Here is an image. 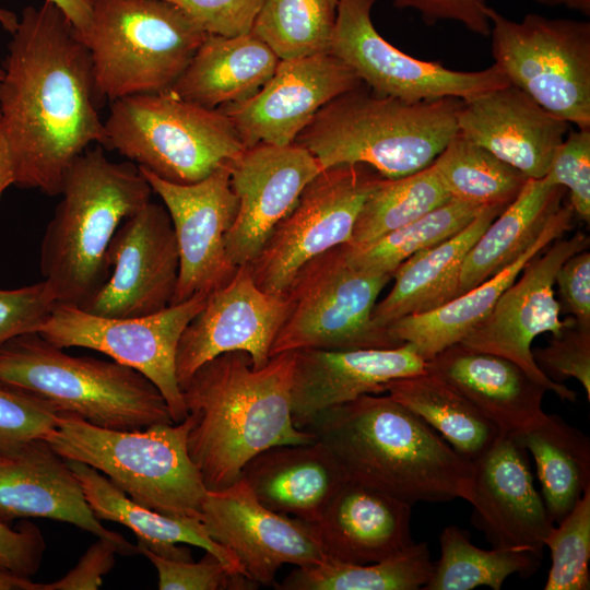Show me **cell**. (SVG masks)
<instances>
[{
    "label": "cell",
    "instance_id": "cell-21",
    "mask_svg": "<svg viewBox=\"0 0 590 590\" xmlns=\"http://www.w3.org/2000/svg\"><path fill=\"white\" fill-rule=\"evenodd\" d=\"M229 169L238 210L226 235V250L238 267L256 258L303 189L322 168L309 151L295 143H258L233 158Z\"/></svg>",
    "mask_w": 590,
    "mask_h": 590
},
{
    "label": "cell",
    "instance_id": "cell-22",
    "mask_svg": "<svg viewBox=\"0 0 590 590\" xmlns=\"http://www.w3.org/2000/svg\"><path fill=\"white\" fill-rule=\"evenodd\" d=\"M528 451L510 434L472 462L464 497L471 521L494 548H521L542 556L554 522L536 491Z\"/></svg>",
    "mask_w": 590,
    "mask_h": 590
},
{
    "label": "cell",
    "instance_id": "cell-40",
    "mask_svg": "<svg viewBox=\"0 0 590 590\" xmlns=\"http://www.w3.org/2000/svg\"><path fill=\"white\" fill-rule=\"evenodd\" d=\"M339 0H262L251 32L279 59L330 52Z\"/></svg>",
    "mask_w": 590,
    "mask_h": 590
},
{
    "label": "cell",
    "instance_id": "cell-23",
    "mask_svg": "<svg viewBox=\"0 0 590 590\" xmlns=\"http://www.w3.org/2000/svg\"><path fill=\"white\" fill-rule=\"evenodd\" d=\"M25 518L71 523L113 541L119 554H139L137 544L96 518L68 460L44 438L0 446V521Z\"/></svg>",
    "mask_w": 590,
    "mask_h": 590
},
{
    "label": "cell",
    "instance_id": "cell-20",
    "mask_svg": "<svg viewBox=\"0 0 590 590\" xmlns=\"http://www.w3.org/2000/svg\"><path fill=\"white\" fill-rule=\"evenodd\" d=\"M284 311L283 294L261 291L249 264L238 266L227 284L208 295L204 307L180 337L176 353L179 387L202 364L226 352H246L253 369L263 367Z\"/></svg>",
    "mask_w": 590,
    "mask_h": 590
},
{
    "label": "cell",
    "instance_id": "cell-2",
    "mask_svg": "<svg viewBox=\"0 0 590 590\" xmlns=\"http://www.w3.org/2000/svg\"><path fill=\"white\" fill-rule=\"evenodd\" d=\"M294 359V351L283 352L253 369L246 352H226L181 386L191 418L187 449L206 489L236 482L246 462L270 447L315 440L293 422Z\"/></svg>",
    "mask_w": 590,
    "mask_h": 590
},
{
    "label": "cell",
    "instance_id": "cell-14",
    "mask_svg": "<svg viewBox=\"0 0 590 590\" xmlns=\"http://www.w3.org/2000/svg\"><path fill=\"white\" fill-rule=\"evenodd\" d=\"M375 2L339 0L330 48L373 93L408 103L445 97L469 101L509 84L494 63L480 71H457L403 52L374 26Z\"/></svg>",
    "mask_w": 590,
    "mask_h": 590
},
{
    "label": "cell",
    "instance_id": "cell-45",
    "mask_svg": "<svg viewBox=\"0 0 590 590\" xmlns=\"http://www.w3.org/2000/svg\"><path fill=\"white\" fill-rule=\"evenodd\" d=\"M538 367L551 380L577 379L590 401V329L573 323L553 335L544 347L532 350Z\"/></svg>",
    "mask_w": 590,
    "mask_h": 590
},
{
    "label": "cell",
    "instance_id": "cell-7",
    "mask_svg": "<svg viewBox=\"0 0 590 590\" xmlns=\"http://www.w3.org/2000/svg\"><path fill=\"white\" fill-rule=\"evenodd\" d=\"M190 426L187 415L176 425L118 430L58 412L55 428L44 439L64 459L99 471L135 503L162 514L200 519L206 488L188 453Z\"/></svg>",
    "mask_w": 590,
    "mask_h": 590
},
{
    "label": "cell",
    "instance_id": "cell-34",
    "mask_svg": "<svg viewBox=\"0 0 590 590\" xmlns=\"http://www.w3.org/2000/svg\"><path fill=\"white\" fill-rule=\"evenodd\" d=\"M512 436L533 456L545 507L559 522L590 487L589 437L545 412Z\"/></svg>",
    "mask_w": 590,
    "mask_h": 590
},
{
    "label": "cell",
    "instance_id": "cell-54",
    "mask_svg": "<svg viewBox=\"0 0 590 590\" xmlns=\"http://www.w3.org/2000/svg\"><path fill=\"white\" fill-rule=\"evenodd\" d=\"M14 168L9 146L0 130V197L10 185H14Z\"/></svg>",
    "mask_w": 590,
    "mask_h": 590
},
{
    "label": "cell",
    "instance_id": "cell-6",
    "mask_svg": "<svg viewBox=\"0 0 590 590\" xmlns=\"http://www.w3.org/2000/svg\"><path fill=\"white\" fill-rule=\"evenodd\" d=\"M0 384L104 428L176 424L161 391L144 375L115 361L71 356L38 332L0 344Z\"/></svg>",
    "mask_w": 590,
    "mask_h": 590
},
{
    "label": "cell",
    "instance_id": "cell-10",
    "mask_svg": "<svg viewBox=\"0 0 590 590\" xmlns=\"http://www.w3.org/2000/svg\"><path fill=\"white\" fill-rule=\"evenodd\" d=\"M392 280L352 266L344 244L307 261L283 293L285 311L270 357L303 349H392L403 343L371 319Z\"/></svg>",
    "mask_w": 590,
    "mask_h": 590
},
{
    "label": "cell",
    "instance_id": "cell-46",
    "mask_svg": "<svg viewBox=\"0 0 590 590\" xmlns=\"http://www.w3.org/2000/svg\"><path fill=\"white\" fill-rule=\"evenodd\" d=\"M47 402L0 384V446L44 438L57 424Z\"/></svg>",
    "mask_w": 590,
    "mask_h": 590
},
{
    "label": "cell",
    "instance_id": "cell-41",
    "mask_svg": "<svg viewBox=\"0 0 590 590\" xmlns=\"http://www.w3.org/2000/svg\"><path fill=\"white\" fill-rule=\"evenodd\" d=\"M482 210L451 199L422 217L361 247L345 246L346 257L357 269L390 274L414 253L435 246L463 229Z\"/></svg>",
    "mask_w": 590,
    "mask_h": 590
},
{
    "label": "cell",
    "instance_id": "cell-29",
    "mask_svg": "<svg viewBox=\"0 0 590 590\" xmlns=\"http://www.w3.org/2000/svg\"><path fill=\"white\" fill-rule=\"evenodd\" d=\"M574 216L570 204L560 205L535 241L511 264L435 310L394 321L387 328L389 333L401 343L413 344L425 361L459 343L492 311L523 267L571 228Z\"/></svg>",
    "mask_w": 590,
    "mask_h": 590
},
{
    "label": "cell",
    "instance_id": "cell-49",
    "mask_svg": "<svg viewBox=\"0 0 590 590\" xmlns=\"http://www.w3.org/2000/svg\"><path fill=\"white\" fill-rule=\"evenodd\" d=\"M45 540L40 530L23 520L15 527L0 521V568L31 578L42 563Z\"/></svg>",
    "mask_w": 590,
    "mask_h": 590
},
{
    "label": "cell",
    "instance_id": "cell-32",
    "mask_svg": "<svg viewBox=\"0 0 590 590\" xmlns=\"http://www.w3.org/2000/svg\"><path fill=\"white\" fill-rule=\"evenodd\" d=\"M68 462L81 483L90 508L101 521L126 526L135 534L137 543L160 556L190 560L191 552L176 545L186 543L212 553L232 569L244 574L235 555L210 536L199 518L150 509L131 499L96 469L79 461Z\"/></svg>",
    "mask_w": 590,
    "mask_h": 590
},
{
    "label": "cell",
    "instance_id": "cell-47",
    "mask_svg": "<svg viewBox=\"0 0 590 590\" xmlns=\"http://www.w3.org/2000/svg\"><path fill=\"white\" fill-rule=\"evenodd\" d=\"M55 303L44 280L14 290H0V344L23 333L38 332Z\"/></svg>",
    "mask_w": 590,
    "mask_h": 590
},
{
    "label": "cell",
    "instance_id": "cell-12",
    "mask_svg": "<svg viewBox=\"0 0 590 590\" xmlns=\"http://www.w3.org/2000/svg\"><path fill=\"white\" fill-rule=\"evenodd\" d=\"M206 298L198 293L158 312L131 318L102 317L55 303L38 333L62 350L91 349L138 370L161 391L174 423H180L188 413L176 375L177 346Z\"/></svg>",
    "mask_w": 590,
    "mask_h": 590
},
{
    "label": "cell",
    "instance_id": "cell-53",
    "mask_svg": "<svg viewBox=\"0 0 590 590\" xmlns=\"http://www.w3.org/2000/svg\"><path fill=\"white\" fill-rule=\"evenodd\" d=\"M54 2L70 20L78 34L85 33L92 20L91 0H48Z\"/></svg>",
    "mask_w": 590,
    "mask_h": 590
},
{
    "label": "cell",
    "instance_id": "cell-48",
    "mask_svg": "<svg viewBox=\"0 0 590 590\" xmlns=\"http://www.w3.org/2000/svg\"><path fill=\"white\" fill-rule=\"evenodd\" d=\"M206 34L236 36L251 31L262 0H166Z\"/></svg>",
    "mask_w": 590,
    "mask_h": 590
},
{
    "label": "cell",
    "instance_id": "cell-18",
    "mask_svg": "<svg viewBox=\"0 0 590 590\" xmlns=\"http://www.w3.org/2000/svg\"><path fill=\"white\" fill-rule=\"evenodd\" d=\"M110 276L82 308L109 318L158 312L172 305L179 253L173 223L164 204L146 203L126 219L108 247Z\"/></svg>",
    "mask_w": 590,
    "mask_h": 590
},
{
    "label": "cell",
    "instance_id": "cell-25",
    "mask_svg": "<svg viewBox=\"0 0 590 590\" xmlns=\"http://www.w3.org/2000/svg\"><path fill=\"white\" fill-rule=\"evenodd\" d=\"M458 133L486 149L528 179L543 178L569 132L567 121L507 84L463 101Z\"/></svg>",
    "mask_w": 590,
    "mask_h": 590
},
{
    "label": "cell",
    "instance_id": "cell-30",
    "mask_svg": "<svg viewBox=\"0 0 590 590\" xmlns=\"http://www.w3.org/2000/svg\"><path fill=\"white\" fill-rule=\"evenodd\" d=\"M484 206L459 233L421 250L392 273L393 286L376 303L373 322L387 329L394 321L435 310L458 296L461 268L471 247L503 211Z\"/></svg>",
    "mask_w": 590,
    "mask_h": 590
},
{
    "label": "cell",
    "instance_id": "cell-51",
    "mask_svg": "<svg viewBox=\"0 0 590 590\" xmlns=\"http://www.w3.org/2000/svg\"><path fill=\"white\" fill-rule=\"evenodd\" d=\"M560 311L579 327L590 329V252L581 250L566 259L555 276Z\"/></svg>",
    "mask_w": 590,
    "mask_h": 590
},
{
    "label": "cell",
    "instance_id": "cell-57",
    "mask_svg": "<svg viewBox=\"0 0 590 590\" xmlns=\"http://www.w3.org/2000/svg\"><path fill=\"white\" fill-rule=\"evenodd\" d=\"M19 24V17L12 11L0 8V25L12 34Z\"/></svg>",
    "mask_w": 590,
    "mask_h": 590
},
{
    "label": "cell",
    "instance_id": "cell-11",
    "mask_svg": "<svg viewBox=\"0 0 590 590\" xmlns=\"http://www.w3.org/2000/svg\"><path fill=\"white\" fill-rule=\"evenodd\" d=\"M494 64L508 83L578 129H590V23L489 9Z\"/></svg>",
    "mask_w": 590,
    "mask_h": 590
},
{
    "label": "cell",
    "instance_id": "cell-33",
    "mask_svg": "<svg viewBox=\"0 0 590 590\" xmlns=\"http://www.w3.org/2000/svg\"><path fill=\"white\" fill-rule=\"evenodd\" d=\"M566 190L544 178L528 179L517 198L486 227L467 253L458 296L497 274L518 259L560 208Z\"/></svg>",
    "mask_w": 590,
    "mask_h": 590
},
{
    "label": "cell",
    "instance_id": "cell-37",
    "mask_svg": "<svg viewBox=\"0 0 590 590\" xmlns=\"http://www.w3.org/2000/svg\"><path fill=\"white\" fill-rule=\"evenodd\" d=\"M432 166L451 199L477 208L505 209L528 180L519 170L458 132Z\"/></svg>",
    "mask_w": 590,
    "mask_h": 590
},
{
    "label": "cell",
    "instance_id": "cell-26",
    "mask_svg": "<svg viewBox=\"0 0 590 590\" xmlns=\"http://www.w3.org/2000/svg\"><path fill=\"white\" fill-rule=\"evenodd\" d=\"M412 505L350 479L315 523L327 558L369 564L414 543Z\"/></svg>",
    "mask_w": 590,
    "mask_h": 590
},
{
    "label": "cell",
    "instance_id": "cell-31",
    "mask_svg": "<svg viewBox=\"0 0 590 590\" xmlns=\"http://www.w3.org/2000/svg\"><path fill=\"white\" fill-rule=\"evenodd\" d=\"M279 61L251 31L236 36L208 34L169 91L192 104L217 109L255 95Z\"/></svg>",
    "mask_w": 590,
    "mask_h": 590
},
{
    "label": "cell",
    "instance_id": "cell-28",
    "mask_svg": "<svg viewBox=\"0 0 590 590\" xmlns=\"http://www.w3.org/2000/svg\"><path fill=\"white\" fill-rule=\"evenodd\" d=\"M426 371L467 398L504 434L519 432L544 413L547 390L503 356L456 343L426 361Z\"/></svg>",
    "mask_w": 590,
    "mask_h": 590
},
{
    "label": "cell",
    "instance_id": "cell-50",
    "mask_svg": "<svg viewBox=\"0 0 590 590\" xmlns=\"http://www.w3.org/2000/svg\"><path fill=\"white\" fill-rule=\"evenodd\" d=\"M392 4L416 11L427 25L452 21L481 36L491 33V7L486 0H392Z\"/></svg>",
    "mask_w": 590,
    "mask_h": 590
},
{
    "label": "cell",
    "instance_id": "cell-52",
    "mask_svg": "<svg viewBox=\"0 0 590 590\" xmlns=\"http://www.w3.org/2000/svg\"><path fill=\"white\" fill-rule=\"evenodd\" d=\"M116 553H119V548L113 541L98 538L62 578L49 583H36V590H96L103 585V577L114 567Z\"/></svg>",
    "mask_w": 590,
    "mask_h": 590
},
{
    "label": "cell",
    "instance_id": "cell-9",
    "mask_svg": "<svg viewBox=\"0 0 590 590\" xmlns=\"http://www.w3.org/2000/svg\"><path fill=\"white\" fill-rule=\"evenodd\" d=\"M104 128L105 149L177 185L202 180L245 149L219 109L192 104L170 91L111 102Z\"/></svg>",
    "mask_w": 590,
    "mask_h": 590
},
{
    "label": "cell",
    "instance_id": "cell-43",
    "mask_svg": "<svg viewBox=\"0 0 590 590\" xmlns=\"http://www.w3.org/2000/svg\"><path fill=\"white\" fill-rule=\"evenodd\" d=\"M139 554L144 555L156 568L160 590H252L259 588L253 580L238 573L210 552L199 562L172 559L160 556L137 543Z\"/></svg>",
    "mask_w": 590,
    "mask_h": 590
},
{
    "label": "cell",
    "instance_id": "cell-4",
    "mask_svg": "<svg viewBox=\"0 0 590 590\" xmlns=\"http://www.w3.org/2000/svg\"><path fill=\"white\" fill-rule=\"evenodd\" d=\"M152 193L137 164L109 161L101 145L72 161L40 245V272L56 303L83 308L99 292L111 272L113 236Z\"/></svg>",
    "mask_w": 590,
    "mask_h": 590
},
{
    "label": "cell",
    "instance_id": "cell-39",
    "mask_svg": "<svg viewBox=\"0 0 590 590\" xmlns=\"http://www.w3.org/2000/svg\"><path fill=\"white\" fill-rule=\"evenodd\" d=\"M449 200L432 164L403 177H382L364 201L346 244L365 246Z\"/></svg>",
    "mask_w": 590,
    "mask_h": 590
},
{
    "label": "cell",
    "instance_id": "cell-3",
    "mask_svg": "<svg viewBox=\"0 0 590 590\" xmlns=\"http://www.w3.org/2000/svg\"><path fill=\"white\" fill-rule=\"evenodd\" d=\"M303 429L330 449L347 479L412 506L467 495L472 462L388 393L327 409Z\"/></svg>",
    "mask_w": 590,
    "mask_h": 590
},
{
    "label": "cell",
    "instance_id": "cell-38",
    "mask_svg": "<svg viewBox=\"0 0 590 590\" xmlns=\"http://www.w3.org/2000/svg\"><path fill=\"white\" fill-rule=\"evenodd\" d=\"M439 542L440 559L434 563L424 590H470L482 586L500 590L509 576L528 577L534 573L542 558L521 548H480L465 530L455 524L441 531Z\"/></svg>",
    "mask_w": 590,
    "mask_h": 590
},
{
    "label": "cell",
    "instance_id": "cell-55",
    "mask_svg": "<svg viewBox=\"0 0 590 590\" xmlns=\"http://www.w3.org/2000/svg\"><path fill=\"white\" fill-rule=\"evenodd\" d=\"M0 590H36V582L0 568Z\"/></svg>",
    "mask_w": 590,
    "mask_h": 590
},
{
    "label": "cell",
    "instance_id": "cell-13",
    "mask_svg": "<svg viewBox=\"0 0 590 590\" xmlns=\"http://www.w3.org/2000/svg\"><path fill=\"white\" fill-rule=\"evenodd\" d=\"M381 178L365 164L321 169L248 263L257 286L281 295L307 261L349 243L364 201Z\"/></svg>",
    "mask_w": 590,
    "mask_h": 590
},
{
    "label": "cell",
    "instance_id": "cell-19",
    "mask_svg": "<svg viewBox=\"0 0 590 590\" xmlns=\"http://www.w3.org/2000/svg\"><path fill=\"white\" fill-rule=\"evenodd\" d=\"M362 84L332 52L280 59L255 95L217 109L231 120L245 148L290 145L326 104Z\"/></svg>",
    "mask_w": 590,
    "mask_h": 590
},
{
    "label": "cell",
    "instance_id": "cell-17",
    "mask_svg": "<svg viewBox=\"0 0 590 590\" xmlns=\"http://www.w3.org/2000/svg\"><path fill=\"white\" fill-rule=\"evenodd\" d=\"M200 520L259 587L275 585L284 564L307 567L327 558L315 523L267 508L241 477L224 488L206 489Z\"/></svg>",
    "mask_w": 590,
    "mask_h": 590
},
{
    "label": "cell",
    "instance_id": "cell-42",
    "mask_svg": "<svg viewBox=\"0 0 590 590\" xmlns=\"http://www.w3.org/2000/svg\"><path fill=\"white\" fill-rule=\"evenodd\" d=\"M552 529L545 540L551 567L545 590L590 588V487L575 507Z\"/></svg>",
    "mask_w": 590,
    "mask_h": 590
},
{
    "label": "cell",
    "instance_id": "cell-44",
    "mask_svg": "<svg viewBox=\"0 0 590 590\" xmlns=\"http://www.w3.org/2000/svg\"><path fill=\"white\" fill-rule=\"evenodd\" d=\"M550 185L569 190L575 215L590 221V129L569 131L556 150L546 175Z\"/></svg>",
    "mask_w": 590,
    "mask_h": 590
},
{
    "label": "cell",
    "instance_id": "cell-5",
    "mask_svg": "<svg viewBox=\"0 0 590 590\" xmlns=\"http://www.w3.org/2000/svg\"><path fill=\"white\" fill-rule=\"evenodd\" d=\"M463 101L408 103L373 93L364 83L326 104L294 143L327 168L365 164L385 178L429 166L458 131Z\"/></svg>",
    "mask_w": 590,
    "mask_h": 590
},
{
    "label": "cell",
    "instance_id": "cell-27",
    "mask_svg": "<svg viewBox=\"0 0 590 590\" xmlns=\"http://www.w3.org/2000/svg\"><path fill=\"white\" fill-rule=\"evenodd\" d=\"M240 477L267 508L316 523L347 476L318 440L270 447L246 462Z\"/></svg>",
    "mask_w": 590,
    "mask_h": 590
},
{
    "label": "cell",
    "instance_id": "cell-8",
    "mask_svg": "<svg viewBox=\"0 0 590 590\" xmlns=\"http://www.w3.org/2000/svg\"><path fill=\"white\" fill-rule=\"evenodd\" d=\"M87 47L102 101L167 92L208 35L166 0H91Z\"/></svg>",
    "mask_w": 590,
    "mask_h": 590
},
{
    "label": "cell",
    "instance_id": "cell-58",
    "mask_svg": "<svg viewBox=\"0 0 590 590\" xmlns=\"http://www.w3.org/2000/svg\"><path fill=\"white\" fill-rule=\"evenodd\" d=\"M1 75H2V60L0 58V78H1Z\"/></svg>",
    "mask_w": 590,
    "mask_h": 590
},
{
    "label": "cell",
    "instance_id": "cell-56",
    "mask_svg": "<svg viewBox=\"0 0 590 590\" xmlns=\"http://www.w3.org/2000/svg\"><path fill=\"white\" fill-rule=\"evenodd\" d=\"M541 5L565 7L581 12L585 15L590 14V0H532Z\"/></svg>",
    "mask_w": 590,
    "mask_h": 590
},
{
    "label": "cell",
    "instance_id": "cell-15",
    "mask_svg": "<svg viewBox=\"0 0 590 590\" xmlns=\"http://www.w3.org/2000/svg\"><path fill=\"white\" fill-rule=\"evenodd\" d=\"M545 252L534 256L512 284L506 288L492 311L459 343L470 350L510 359L531 378L562 400L576 401V391L546 377L532 355L533 340L545 332L553 335L575 323L573 317L560 320L555 298V276L570 256L589 248V236L578 232L557 238Z\"/></svg>",
    "mask_w": 590,
    "mask_h": 590
},
{
    "label": "cell",
    "instance_id": "cell-35",
    "mask_svg": "<svg viewBox=\"0 0 590 590\" xmlns=\"http://www.w3.org/2000/svg\"><path fill=\"white\" fill-rule=\"evenodd\" d=\"M386 392L420 416L471 462L483 456L504 434L467 398L426 370L390 381Z\"/></svg>",
    "mask_w": 590,
    "mask_h": 590
},
{
    "label": "cell",
    "instance_id": "cell-24",
    "mask_svg": "<svg viewBox=\"0 0 590 590\" xmlns=\"http://www.w3.org/2000/svg\"><path fill=\"white\" fill-rule=\"evenodd\" d=\"M291 412L303 429L318 413L363 394L386 392L387 385L426 370L411 343L392 349L294 351Z\"/></svg>",
    "mask_w": 590,
    "mask_h": 590
},
{
    "label": "cell",
    "instance_id": "cell-1",
    "mask_svg": "<svg viewBox=\"0 0 590 590\" xmlns=\"http://www.w3.org/2000/svg\"><path fill=\"white\" fill-rule=\"evenodd\" d=\"M0 78V130L16 185L59 196L72 161L105 146L91 54L51 1L27 5L11 34Z\"/></svg>",
    "mask_w": 590,
    "mask_h": 590
},
{
    "label": "cell",
    "instance_id": "cell-16",
    "mask_svg": "<svg viewBox=\"0 0 590 590\" xmlns=\"http://www.w3.org/2000/svg\"><path fill=\"white\" fill-rule=\"evenodd\" d=\"M232 161V160H231ZM190 185L165 181L139 167L169 213L179 253V272L172 305L227 284L236 267L226 250V235L238 210L231 185L229 162Z\"/></svg>",
    "mask_w": 590,
    "mask_h": 590
},
{
    "label": "cell",
    "instance_id": "cell-36",
    "mask_svg": "<svg viewBox=\"0 0 590 590\" xmlns=\"http://www.w3.org/2000/svg\"><path fill=\"white\" fill-rule=\"evenodd\" d=\"M434 563L427 543H413L379 562L351 564L326 558L322 563L296 567L280 590H416L430 578Z\"/></svg>",
    "mask_w": 590,
    "mask_h": 590
}]
</instances>
